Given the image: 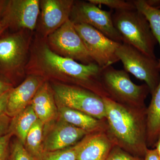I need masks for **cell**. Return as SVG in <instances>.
Listing matches in <instances>:
<instances>
[{"label":"cell","mask_w":160,"mask_h":160,"mask_svg":"<svg viewBox=\"0 0 160 160\" xmlns=\"http://www.w3.org/2000/svg\"><path fill=\"white\" fill-rule=\"evenodd\" d=\"M36 45L26 66L30 75L44 78L48 77L60 79L93 92L102 98L109 97L102 82L103 69L97 64H82L59 55L50 49L47 42L40 41Z\"/></svg>","instance_id":"6da1fadb"},{"label":"cell","mask_w":160,"mask_h":160,"mask_svg":"<svg viewBox=\"0 0 160 160\" xmlns=\"http://www.w3.org/2000/svg\"><path fill=\"white\" fill-rule=\"evenodd\" d=\"M106 108V133L114 145L138 158L148 149L146 110L136 109L103 97Z\"/></svg>","instance_id":"7a4b0ae2"},{"label":"cell","mask_w":160,"mask_h":160,"mask_svg":"<svg viewBox=\"0 0 160 160\" xmlns=\"http://www.w3.org/2000/svg\"><path fill=\"white\" fill-rule=\"evenodd\" d=\"M116 29L122 43L135 47L151 57L156 58L155 49L157 41L145 16L137 9L115 11L112 15Z\"/></svg>","instance_id":"3957f363"},{"label":"cell","mask_w":160,"mask_h":160,"mask_svg":"<svg viewBox=\"0 0 160 160\" xmlns=\"http://www.w3.org/2000/svg\"><path fill=\"white\" fill-rule=\"evenodd\" d=\"M102 82L109 98L136 109L145 108V100L150 93L146 84L136 85L125 70L109 66L102 69Z\"/></svg>","instance_id":"277c9868"},{"label":"cell","mask_w":160,"mask_h":160,"mask_svg":"<svg viewBox=\"0 0 160 160\" xmlns=\"http://www.w3.org/2000/svg\"><path fill=\"white\" fill-rule=\"evenodd\" d=\"M55 99L62 105L78 110L98 119H106L103 98L93 92L80 86L54 83L52 86Z\"/></svg>","instance_id":"5b68a950"},{"label":"cell","mask_w":160,"mask_h":160,"mask_svg":"<svg viewBox=\"0 0 160 160\" xmlns=\"http://www.w3.org/2000/svg\"><path fill=\"white\" fill-rule=\"evenodd\" d=\"M116 55L122 63L124 70L138 79L144 81L151 94L160 82L158 60L124 43L120 44Z\"/></svg>","instance_id":"8992f818"},{"label":"cell","mask_w":160,"mask_h":160,"mask_svg":"<svg viewBox=\"0 0 160 160\" xmlns=\"http://www.w3.org/2000/svg\"><path fill=\"white\" fill-rule=\"evenodd\" d=\"M47 43L56 53L84 64L95 63L70 19L49 35Z\"/></svg>","instance_id":"52a82bcc"},{"label":"cell","mask_w":160,"mask_h":160,"mask_svg":"<svg viewBox=\"0 0 160 160\" xmlns=\"http://www.w3.org/2000/svg\"><path fill=\"white\" fill-rule=\"evenodd\" d=\"M74 25L90 57L100 68L105 69L120 61L116 52L121 43L112 41L89 25Z\"/></svg>","instance_id":"ba28073f"},{"label":"cell","mask_w":160,"mask_h":160,"mask_svg":"<svg viewBox=\"0 0 160 160\" xmlns=\"http://www.w3.org/2000/svg\"><path fill=\"white\" fill-rule=\"evenodd\" d=\"M112 15V11L102 10L89 1H74L69 19L74 24L91 26L112 41L122 43V38L114 27Z\"/></svg>","instance_id":"9c48e42d"},{"label":"cell","mask_w":160,"mask_h":160,"mask_svg":"<svg viewBox=\"0 0 160 160\" xmlns=\"http://www.w3.org/2000/svg\"><path fill=\"white\" fill-rule=\"evenodd\" d=\"M39 0L7 1L1 22L12 29L33 31L40 12Z\"/></svg>","instance_id":"30bf717a"},{"label":"cell","mask_w":160,"mask_h":160,"mask_svg":"<svg viewBox=\"0 0 160 160\" xmlns=\"http://www.w3.org/2000/svg\"><path fill=\"white\" fill-rule=\"evenodd\" d=\"M29 41L22 31L0 39V71L13 74L25 64Z\"/></svg>","instance_id":"8fae6325"},{"label":"cell","mask_w":160,"mask_h":160,"mask_svg":"<svg viewBox=\"0 0 160 160\" xmlns=\"http://www.w3.org/2000/svg\"><path fill=\"white\" fill-rule=\"evenodd\" d=\"M87 131L72 126L58 118V119L44 126L43 151H57L74 146L87 135Z\"/></svg>","instance_id":"7c38bea8"},{"label":"cell","mask_w":160,"mask_h":160,"mask_svg":"<svg viewBox=\"0 0 160 160\" xmlns=\"http://www.w3.org/2000/svg\"><path fill=\"white\" fill-rule=\"evenodd\" d=\"M74 1H40L41 32L43 38H47L69 19Z\"/></svg>","instance_id":"4fadbf2b"},{"label":"cell","mask_w":160,"mask_h":160,"mask_svg":"<svg viewBox=\"0 0 160 160\" xmlns=\"http://www.w3.org/2000/svg\"><path fill=\"white\" fill-rule=\"evenodd\" d=\"M45 80L42 77L30 75L20 85L12 88L9 93L6 114L12 118L29 106Z\"/></svg>","instance_id":"5bb4252c"},{"label":"cell","mask_w":160,"mask_h":160,"mask_svg":"<svg viewBox=\"0 0 160 160\" xmlns=\"http://www.w3.org/2000/svg\"><path fill=\"white\" fill-rule=\"evenodd\" d=\"M113 145L106 131L90 133L80 141L77 160H106Z\"/></svg>","instance_id":"9a60e30c"},{"label":"cell","mask_w":160,"mask_h":160,"mask_svg":"<svg viewBox=\"0 0 160 160\" xmlns=\"http://www.w3.org/2000/svg\"><path fill=\"white\" fill-rule=\"evenodd\" d=\"M30 105L44 126L49 125L58 118L54 92L46 80L38 89Z\"/></svg>","instance_id":"2e32d148"},{"label":"cell","mask_w":160,"mask_h":160,"mask_svg":"<svg viewBox=\"0 0 160 160\" xmlns=\"http://www.w3.org/2000/svg\"><path fill=\"white\" fill-rule=\"evenodd\" d=\"M56 102L58 118L66 122L83 129L89 133L106 131V125L104 120L98 119L82 112L66 107L56 100Z\"/></svg>","instance_id":"e0dca14e"},{"label":"cell","mask_w":160,"mask_h":160,"mask_svg":"<svg viewBox=\"0 0 160 160\" xmlns=\"http://www.w3.org/2000/svg\"><path fill=\"white\" fill-rule=\"evenodd\" d=\"M152 99L146 110L147 146H155L160 133V80L151 94Z\"/></svg>","instance_id":"ac0fdd59"},{"label":"cell","mask_w":160,"mask_h":160,"mask_svg":"<svg viewBox=\"0 0 160 160\" xmlns=\"http://www.w3.org/2000/svg\"><path fill=\"white\" fill-rule=\"evenodd\" d=\"M38 120L31 105L29 106L11 118L8 132L15 135L24 145L26 136Z\"/></svg>","instance_id":"d6986e66"},{"label":"cell","mask_w":160,"mask_h":160,"mask_svg":"<svg viewBox=\"0 0 160 160\" xmlns=\"http://www.w3.org/2000/svg\"><path fill=\"white\" fill-rule=\"evenodd\" d=\"M44 125L38 120L26 136L25 148L36 160L43 153V140Z\"/></svg>","instance_id":"ffe728a7"},{"label":"cell","mask_w":160,"mask_h":160,"mask_svg":"<svg viewBox=\"0 0 160 160\" xmlns=\"http://www.w3.org/2000/svg\"><path fill=\"white\" fill-rule=\"evenodd\" d=\"M136 9L144 15L150 25V28L159 45L160 49V9L149 6L145 0L132 1ZM160 69V57L158 59Z\"/></svg>","instance_id":"44dd1931"},{"label":"cell","mask_w":160,"mask_h":160,"mask_svg":"<svg viewBox=\"0 0 160 160\" xmlns=\"http://www.w3.org/2000/svg\"><path fill=\"white\" fill-rule=\"evenodd\" d=\"M80 142L74 146L57 151H44L36 160H77Z\"/></svg>","instance_id":"7402d4cb"},{"label":"cell","mask_w":160,"mask_h":160,"mask_svg":"<svg viewBox=\"0 0 160 160\" xmlns=\"http://www.w3.org/2000/svg\"><path fill=\"white\" fill-rule=\"evenodd\" d=\"M89 2L95 5H104L115 11L133 10L136 9L132 1L123 0H89Z\"/></svg>","instance_id":"603a6c76"},{"label":"cell","mask_w":160,"mask_h":160,"mask_svg":"<svg viewBox=\"0 0 160 160\" xmlns=\"http://www.w3.org/2000/svg\"><path fill=\"white\" fill-rule=\"evenodd\" d=\"M9 160H36L22 143L16 139L12 143L10 147Z\"/></svg>","instance_id":"cb8c5ba5"},{"label":"cell","mask_w":160,"mask_h":160,"mask_svg":"<svg viewBox=\"0 0 160 160\" xmlns=\"http://www.w3.org/2000/svg\"><path fill=\"white\" fill-rule=\"evenodd\" d=\"M106 160H141L130 154L119 146L113 145Z\"/></svg>","instance_id":"d4e9b609"},{"label":"cell","mask_w":160,"mask_h":160,"mask_svg":"<svg viewBox=\"0 0 160 160\" xmlns=\"http://www.w3.org/2000/svg\"><path fill=\"white\" fill-rule=\"evenodd\" d=\"M12 135L9 132L0 138V160H9L10 139Z\"/></svg>","instance_id":"484cf974"},{"label":"cell","mask_w":160,"mask_h":160,"mask_svg":"<svg viewBox=\"0 0 160 160\" xmlns=\"http://www.w3.org/2000/svg\"><path fill=\"white\" fill-rule=\"evenodd\" d=\"M11 120L6 113L0 115V138L8 133Z\"/></svg>","instance_id":"4316f807"},{"label":"cell","mask_w":160,"mask_h":160,"mask_svg":"<svg viewBox=\"0 0 160 160\" xmlns=\"http://www.w3.org/2000/svg\"><path fill=\"white\" fill-rule=\"evenodd\" d=\"M11 90L3 94H0V115L5 113L6 114L8 99Z\"/></svg>","instance_id":"83f0119b"},{"label":"cell","mask_w":160,"mask_h":160,"mask_svg":"<svg viewBox=\"0 0 160 160\" xmlns=\"http://www.w3.org/2000/svg\"><path fill=\"white\" fill-rule=\"evenodd\" d=\"M144 160H160V157L155 148L147 149Z\"/></svg>","instance_id":"f1b7e54d"},{"label":"cell","mask_w":160,"mask_h":160,"mask_svg":"<svg viewBox=\"0 0 160 160\" xmlns=\"http://www.w3.org/2000/svg\"><path fill=\"white\" fill-rule=\"evenodd\" d=\"M12 86L10 83L7 82L0 79V94H3L12 89Z\"/></svg>","instance_id":"f546056e"},{"label":"cell","mask_w":160,"mask_h":160,"mask_svg":"<svg viewBox=\"0 0 160 160\" xmlns=\"http://www.w3.org/2000/svg\"><path fill=\"white\" fill-rule=\"evenodd\" d=\"M145 1L149 6L160 9V0H145Z\"/></svg>","instance_id":"4dcf8cb0"},{"label":"cell","mask_w":160,"mask_h":160,"mask_svg":"<svg viewBox=\"0 0 160 160\" xmlns=\"http://www.w3.org/2000/svg\"><path fill=\"white\" fill-rule=\"evenodd\" d=\"M6 2H7V1L0 0V16L2 14L4 8L6 6Z\"/></svg>","instance_id":"1f68e13d"},{"label":"cell","mask_w":160,"mask_h":160,"mask_svg":"<svg viewBox=\"0 0 160 160\" xmlns=\"http://www.w3.org/2000/svg\"><path fill=\"white\" fill-rule=\"evenodd\" d=\"M155 146L156 147L155 149L157 151L158 154L160 157V133Z\"/></svg>","instance_id":"d6a6232c"},{"label":"cell","mask_w":160,"mask_h":160,"mask_svg":"<svg viewBox=\"0 0 160 160\" xmlns=\"http://www.w3.org/2000/svg\"><path fill=\"white\" fill-rule=\"evenodd\" d=\"M6 29V26H4L2 22L0 21V35L2 33L3 31Z\"/></svg>","instance_id":"836d02e7"}]
</instances>
